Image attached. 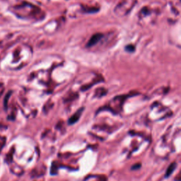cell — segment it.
<instances>
[{
    "instance_id": "7a4b0ae2",
    "label": "cell",
    "mask_w": 181,
    "mask_h": 181,
    "mask_svg": "<svg viewBox=\"0 0 181 181\" xmlns=\"http://www.w3.org/2000/svg\"><path fill=\"white\" fill-rule=\"evenodd\" d=\"M82 110L83 109H81V110H79L74 115H73L70 119H69V124H73V123H75L76 122H77V120H79V116L81 115V112L82 111Z\"/></svg>"
},
{
    "instance_id": "5b68a950",
    "label": "cell",
    "mask_w": 181,
    "mask_h": 181,
    "mask_svg": "<svg viewBox=\"0 0 181 181\" xmlns=\"http://www.w3.org/2000/svg\"><path fill=\"white\" fill-rule=\"evenodd\" d=\"M12 155H13V153L11 152H10L7 155V156H6V161H7V162L9 163H11V161H12Z\"/></svg>"
},
{
    "instance_id": "3957f363",
    "label": "cell",
    "mask_w": 181,
    "mask_h": 181,
    "mask_svg": "<svg viewBox=\"0 0 181 181\" xmlns=\"http://www.w3.org/2000/svg\"><path fill=\"white\" fill-rule=\"evenodd\" d=\"M175 167H176V163H173L170 166L168 167V168L166 171V177H168L170 175L172 174Z\"/></svg>"
},
{
    "instance_id": "8992f818",
    "label": "cell",
    "mask_w": 181,
    "mask_h": 181,
    "mask_svg": "<svg viewBox=\"0 0 181 181\" xmlns=\"http://www.w3.org/2000/svg\"><path fill=\"white\" fill-rule=\"evenodd\" d=\"M4 128H6V126H4L2 124H0V130H4Z\"/></svg>"
},
{
    "instance_id": "6da1fadb",
    "label": "cell",
    "mask_w": 181,
    "mask_h": 181,
    "mask_svg": "<svg viewBox=\"0 0 181 181\" xmlns=\"http://www.w3.org/2000/svg\"><path fill=\"white\" fill-rule=\"evenodd\" d=\"M101 34H97V35H95L94 36L92 37L91 38V40H89V42H88V46H92V45H94V44H95L100 39H101Z\"/></svg>"
},
{
    "instance_id": "277c9868",
    "label": "cell",
    "mask_w": 181,
    "mask_h": 181,
    "mask_svg": "<svg viewBox=\"0 0 181 181\" xmlns=\"http://www.w3.org/2000/svg\"><path fill=\"white\" fill-rule=\"evenodd\" d=\"M5 143H6V138L0 137V152L2 149L3 146H4Z\"/></svg>"
}]
</instances>
